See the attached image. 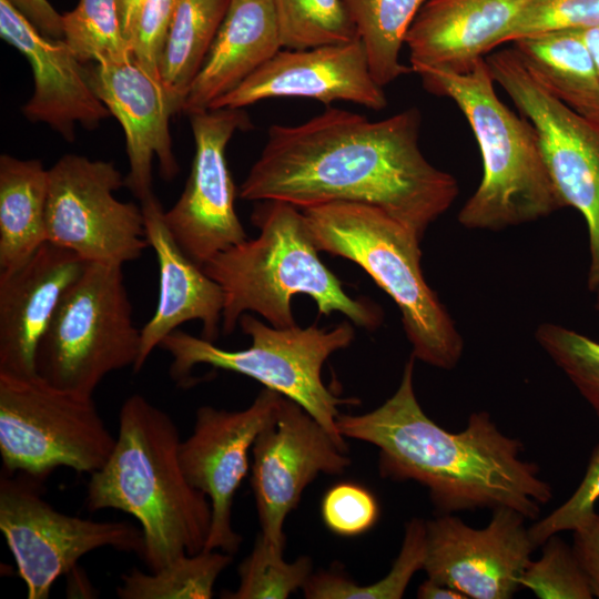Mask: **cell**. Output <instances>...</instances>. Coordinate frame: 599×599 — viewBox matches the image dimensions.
<instances>
[{"instance_id":"31","label":"cell","mask_w":599,"mask_h":599,"mask_svg":"<svg viewBox=\"0 0 599 599\" xmlns=\"http://www.w3.org/2000/svg\"><path fill=\"white\" fill-rule=\"evenodd\" d=\"M64 40L82 62H118L132 57L120 0H80L63 14Z\"/></svg>"},{"instance_id":"20","label":"cell","mask_w":599,"mask_h":599,"mask_svg":"<svg viewBox=\"0 0 599 599\" xmlns=\"http://www.w3.org/2000/svg\"><path fill=\"white\" fill-rule=\"evenodd\" d=\"M87 263L45 242L20 266L0 271V373L37 374L38 346Z\"/></svg>"},{"instance_id":"40","label":"cell","mask_w":599,"mask_h":599,"mask_svg":"<svg viewBox=\"0 0 599 599\" xmlns=\"http://www.w3.org/2000/svg\"><path fill=\"white\" fill-rule=\"evenodd\" d=\"M41 34L64 39L63 14L48 0H8Z\"/></svg>"},{"instance_id":"42","label":"cell","mask_w":599,"mask_h":599,"mask_svg":"<svg viewBox=\"0 0 599 599\" xmlns=\"http://www.w3.org/2000/svg\"><path fill=\"white\" fill-rule=\"evenodd\" d=\"M143 1L144 0H120L122 28L128 43Z\"/></svg>"},{"instance_id":"2","label":"cell","mask_w":599,"mask_h":599,"mask_svg":"<svg viewBox=\"0 0 599 599\" xmlns=\"http://www.w3.org/2000/svg\"><path fill=\"white\" fill-rule=\"evenodd\" d=\"M415 359L410 355L398 388L379 407L339 414V434L376 446L380 476L425 486L440 515L511 508L537 519L554 494L539 467L521 458L522 443L505 435L485 410L473 413L458 433L432 420L415 394Z\"/></svg>"},{"instance_id":"44","label":"cell","mask_w":599,"mask_h":599,"mask_svg":"<svg viewBox=\"0 0 599 599\" xmlns=\"http://www.w3.org/2000/svg\"><path fill=\"white\" fill-rule=\"evenodd\" d=\"M595 293H596V308L599 312V288Z\"/></svg>"},{"instance_id":"30","label":"cell","mask_w":599,"mask_h":599,"mask_svg":"<svg viewBox=\"0 0 599 599\" xmlns=\"http://www.w3.org/2000/svg\"><path fill=\"white\" fill-rule=\"evenodd\" d=\"M282 49L304 50L359 39L344 0H272Z\"/></svg>"},{"instance_id":"23","label":"cell","mask_w":599,"mask_h":599,"mask_svg":"<svg viewBox=\"0 0 599 599\" xmlns=\"http://www.w3.org/2000/svg\"><path fill=\"white\" fill-rule=\"evenodd\" d=\"M281 49L272 0H231L181 112L207 110Z\"/></svg>"},{"instance_id":"24","label":"cell","mask_w":599,"mask_h":599,"mask_svg":"<svg viewBox=\"0 0 599 599\" xmlns=\"http://www.w3.org/2000/svg\"><path fill=\"white\" fill-rule=\"evenodd\" d=\"M512 42L525 67L554 97L599 123V72L581 29L548 31Z\"/></svg>"},{"instance_id":"19","label":"cell","mask_w":599,"mask_h":599,"mask_svg":"<svg viewBox=\"0 0 599 599\" xmlns=\"http://www.w3.org/2000/svg\"><path fill=\"white\" fill-rule=\"evenodd\" d=\"M0 35L30 63L34 90L22 113L73 141L77 123L97 128L111 115L84 67L64 39L41 34L8 0H0Z\"/></svg>"},{"instance_id":"11","label":"cell","mask_w":599,"mask_h":599,"mask_svg":"<svg viewBox=\"0 0 599 599\" xmlns=\"http://www.w3.org/2000/svg\"><path fill=\"white\" fill-rule=\"evenodd\" d=\"M40 480L23 473L0 480V530L29 599H48L54 581L97 549L110 547L142 557L141 528L125 520L97 521L63 514L42 498Z\"/></svg>"},{"instance_id":"1","label":"cell","mask_w":599,"mask_h":599,"mask_svg":"<svg viewBox=\"0 0 599 599\" xmlns=\"http://www.w3.org/2000/svg\"><path fill=\"white\" fill-rule=\"evenodd\" d=\"M422 116L409 108L373 121L327 106L297 125L273 124L240 186L246 201L300 209L336 201L376 206L420 240L458 194L455 177L419 148Z\"/></svg>"},{"instance_id":"5","label":"cell","mask_w":599,"mask_h":599,"mask_svg":"<svg viewBox=\"0 0 599 599\" xmlns=\"http://www.w3.org/2000/svg\"><path fill=\"white\" fill-rule=\"evenodd\" d=\"M412 71L428 92L454 101L480 149L484 174L458 214L463 226L498 231L565 207L546 167L535 128L498 98L485 58L465 73L437 67Z\"/></svg>"},{"instance_id":"12","label":"cell","mask_w":599,"mask_h":599,"mask_svg":"<svg viewBox=\"0 0 599 599\" xmlns=\"http://www.w3.org/2000/svg\"><path fill=\"white\" fill-rule=\"evenodd\" d=\"M125 176L113 162L65 154L49 169L47 240L87 262L123 265L150 247L142 206L114 192Z\"/></svg>"},{"instance_id":"21","label":"cell","mask_w":599,"mask_h":599,"mask_svg":"<svg viewBox=\"0 0 599 599\" xmlns=\"http://www.w3.org/2000/svg\"><path fill=\"white\" fill-rule=\"evenodd\" d=\"M145 235L159 266V301L152 317L141 328L139 373L162 339L189 321L202 323L201 337L214 343L222 328L224 293L203 267L180 247L164 220V210L154 194L141 202Z\"/></svg>"},{"instance_id":"36","label":"cell","mask_w":599,"mask_h":599,"mask_svg":"<svg viewBox=\"0 0 599 599\" xmlns=\"http://www.w3.org/2000/svg\"><path fill=\"white\" fill-rule=\"evenodd\" d=\"M599 500V444L593 448L585 476L573 494L558 508L529 527L536 547L565 530H575L595 512Z\"/></svg>"},{"instance_id":"9","label":"cell","mask_w":599,"mask_h":599,"mask_svg":"<svg viewBox=\"0 0 599 599\" xmlns=\"http://www.w3.org/2000/svg\"><path fill=\"white\" fill-rule=\"evenodd\" d=\"M115 440L93 395L60 388L38 374L0 373V455L8 474L43 479L63 466L91 475L106 463Z\"/></svg>"},{"instance_id":"3","label":"cell","mask_w":599,"mask_h":599,"mask_svg":"<svg viewBox=\"0 0 599 599\" xmlns=\"http://www.w3.org/2000/svg\"><path fill=\"white\" fill-rule=\"evenodd\" d=\"M180 443L166 412L131 395L120 408L114 448L88 484L89 510L118 509L139 521L150 571L204 550L210 531L211 502L184 476Z\"/></svg>"},{"instance_id":"8","label":"cell","mask_w":599,"mask_h":599,"mask_svg":"<svg viewBox=\"0 0 599 599\" xmlns=\"http://www.w3.org/2000/svg\"><path fill=\"white\" fill-rule=\"evenodd\" d=\"M122 266L87 263L38 346L40 377L60 388L93 395L106 375L134 366L141 329L133 322Z\"/></svg>"},{"instance_id":"14","label":"cell","mask_w":599,"mask_h":599,"mask_svg":"<svg viewBox=\"0 0 599 599\" xmlns=\"http://www.w3.org/2000/svg\"><path fill=\"white\" fill-rule=\"evenodd\" d=\"M195 153L185 187L164 220L180 247L203 267L216 254L241 244L247 234L236 214V190L226 148L238 130L251 126L243 109H207L189 114Z\"/></svg>"},{"instance_id":"7","label":"cell","mask_w":599,"mask_h":599,"mask_svg":"<svg viewBox=\"0 0 599 599\" xmlns=\"http://www.w3.org/2000/svg\"><path fill=\"white\" fill-rule=\"evenodd\" d=\"M238 325L252 341L240 351L223 349L179 328L165 336L159 347L172 357L171 377L182 383L196 365L248 376L301 405L347 451L336 426L338 407L359 400L341 398L328 389L322 379V367L333 353L352 344L355 335L352 324L345 321L329 331L296 325L278 328L244 313Z\"/></svg>"},{"instance_id":"22","label":"cell","mask_w":599,"mask_h":599,"mask_svg":"<svg viewBox=\"0 0 599 599\" xmlns=\"http://www.w3.org/2000/svg\"><path fill=\"white\" fill-rule=\"evenodd\" d=\"M530 1L426 0L405 37L410 69L469 71L477 60L505 42Z\"/></svg>"},{"instance_id":"29","label":"cell","mask_w":599,"mask_h":599,"mask_svg":"<svg viewBox=\"0 0 599 599\" xmlns=\"http://www.w3.org/2000/svg\"><path fill=\"white\" fill-rule=\"evenodd\" d=\"M426 555V521L413 518L405 525L400 551L389 572L379 581L359 586L335 572L322 571L303 587L307 599H400L414 573L423 569Z\"/></svg>"},{"instance_id":"16","label":"cell","mask_w":599,"mask_h":599,"mask_svg":"<svg viewBox=\"0 0 599 599\" xmlns=\"http://www.w3.org/2000/svg\"><path fill=\"white\" fill-rule=\"evenodd\" d=\"M283 395L264 387L242 410L212 406L196 409L192 434L179 446V459L187 481L206 495L212 518L204 550L237 552L242 537L232 527L236 490L248 470V451L274 417Z\"/></svg>"},{"instance_id":"35","label":"cell","mask_w":599,"mask_h":599,"mask_svg":"<svg viewBox=\"0 0 599 599\" xmlns=\"http://www.w3.org/2000/svg\"><path fill=\"white\" fill-rule=\"evenodd\" d=\"M595 27H599V0H531L505 42L548 31Z\"/></svg>"},{"instance_id":"26","label":"cell","mask_w":599,"mask_h":599,"mask_svg":"<svg viewBox=\"0 0 599 599\" xmlns=\"http://www.w3.org/2000/svg\"><path fill=\"white\" fill-rule=\"evenodd\" d=\"M231 0H177L160 60V79L179 105L200 72Z\"/></svg>"},{"instance_id":"37","label":"cell","mask_w":599,"mask_h":599,"mask_svg":"<svg viewBox=\"0 0 599 599\" xmlns=\"http://www.w3.org/2000/svg\"><path fill=\"white\" fill-rule=\"evenodd\" d=\"M379 516L375 497L362 486L343 483L333 486L322 501V517L329 530L357 536L369 530Z\"/></svg>"},{"instance_id":"27","label":"cell","mask_w":599,"mask_h":599,"mask_svg":"<svg viewBox=\"0 0 599 599\" xmlns=\"http://www.w3.org/2000/svg\"><path fill=\"white\" fill-rule=\"evenodd\" d=\"M426 0H344L375 81L385 87L413 72L400 62L406 33Z\"/></svg>"},{"instance_id":"13","label":"cell","mask_w":599,"mask_h":599,"mask_svg":"<svg viewBox=\"0 0 599 599\" xmlns=\"http://www.w3.org/2000/svg\"><path fill=\"white\" fill-rule=\"evenodd\" d=\"M252 453L258 537L270 551L283 556L284 521L305 487L319 474H343L351 458L309 413L284 396L274 417L257 435Z\"/></svg>"},{"instance_id":"41","label":"cell","mask_w":599,"mask_h":599,"mask_svg":"<svg viewBox=\"0 0 599 599\" xmlns=\"http://www.w3.org/2000/svg\"><path fill=\"white\" fill-rule=\"evenodd\" d=\"M417 598L419 599H468L460 591L449 586H446L444 583L433 581L428 578L419 585L417 589Z\"/></svg>"},{"instance_id":"38","label":"cell","mask_w":599,"mask_h":599,"mask_svg":"<svg viewBox=\"0 0 599 599\" xmlns=\"http://www.w3.org/2000/svg\"><path fill=\"white\" fill-rule=\"evenodd\" d=\"M177 0H144L129 39L134 59L160 78L159 67Z\"/></svg>"},{"instance_id":"32","label":"cell","mask_w":599,"mask_h":599,"mask_svg":"<svg viewBox=\"0 0 599 599\" xmlns=\"http://www.w3.org/2000/svg\"><path fill=\"white\" fill-rule=\"evenodd\" d=\"M240 585L225 591L226 599H285L305 586L312 576V559L301 556L292 562L270 551L257 536L250 555L238 566Z\"/></svg>"},{"instance_id":"34","label":"cell","mask_w":599,"mask_h":599,"mask_svg":"<svg viewBox=\"0 0 599 599\" xmlns=\"http://www.w3.org/2000/svg\"><path fill=\"white\" fill-rule=\"evenodd\" d=\"M541 547L540 558L530 560L521 576V589L540 599H591L592 591L572 547L557 535Z\"/></svg>"},{"instance_id":"4","label":"cell","mask_w":599,"mask_h":599,"mask_svg":"<svg viewBox=\"0 0 599 599\" xmlns=\"http://www.w3.org/2000/svg\"><path fill=\"white\" fill-rule=\"evenodd\" d=\"M260 230L212 257L203 271L223 290L222 332L230 335L247 312L272 326H295L292 297L308 295L326 316L339 312L356 326L375 329L382 312L372 302L347 295L321 261L302 210L284 201H263L252 213Z\"/></svg>"},{"instance_id":"25","label":"cell","mask_w":599,"mask_h":599,"mask_svg":"<svg viewBox=\"0 0 599 599\" xmlns=\"http://www.w3.org/2000/svg\"><path fill=\"white\" fill-rule=\"evenodd\" d=\"M49 170L40 160L0 156V271L23 264L47 240Z\"/></svg>"},{"instance_id":"6","label":"cell","mask_w":599,"mask_h":599,"mask_svg":"<svg viewBox=\"0 0 599 599\" xmlns=\"http://www.w3.org/2000/svg\"><path fill=\"white\" fill-rule=\"evenodd\" d=\"M318 252L361 266L402 314L412 355L441 369L454 368L464 343L420 267V238L383 210L336 201L301 209Z\"/></svg>"},{"instance_id":"39","label":"cell","mask_w":599,"mask_h":599,"mask_svg":"<svg viewBox=\"0 0 599 599\" xmlns=\"http://www.w3.org/2000/svg\"><path fill=\"white\" fill-rule=\"evenodd\" d=\"M572 550L588 580L593 597L599 599V514L595 512L572 530Z\"/></svg>"},{"instance_id":"17","label":"cell","mask_w":599,"mask_h":599,"mask_svg":"<svg viewBox=\"0 0 599 599\" xmlns=\"http://www.w3.org/2000/svg\"><path fill=\"white\" fill-rule=\"evenodd\" d=\"M348 101L379 111L387 105L361 39L304 50L281 49L237 88L209 109H243L270 98Z\"/></svg>"},{"instance_id":"15","label":"cell","mask_w":599,"mask_h":599,"mask_svg":"<svg viewBox=\"0 0 599 599\" xmlns=\"http://www.w3.org/2000/svg\"><path fill=\"white\" fill-rule=\"evenodd\" d=\"M526 517L511 508L493 510L489 524L473 528L451 514L426 521L427 578L471 599H509L537 548Z\"/></svg>"},{"instance_id":"33","label":"cell","mask_w":599,"mask_h":599,"mask_svg":"<svg viewBox=\"0 0 599 599\" xmlns=\"http://www.w3.org/2000/svg\"><path fill=\"white\" fill-rule=\"evenodd\" d=\"M535 337L599 419V342L554 323L540 324Z\"/></svg>"},{"instance_id":"10","label":"cell","mask_w":599,"mask_h":599,"mask_svg":"<svg viewBox=\"0 0 599 599\" xmlns=\"http://www.w3.org/2000/svg\"><path fill=\"white\" fill-rule=\"evenodd\" d=\"M491 77L535 128L551 182L564 204L583 216L589 235L588 288H599V123L554 97L512 48L488 55Z\"/></svg>"},{"instance_id":"28","label":"cell","mask_w":599,"mask_h":599,"mask_svg":"<svg viewBox=\"0 0 599 599\" xmlns=\"http://www.w3.org/2000/svg\"><path fill=\"white\" fill-rule=\"evenodd\" d=\"M232 560L231 554L202 550L183 555L155 571L133 568L121 575L116 596L121 599H210L219 576Z\"/></svg>"},{"instance_id":"18","label":"cell","mask_w":599,"mask_h":599,"mask_svg":"<svg viewBox=\"0 0 599 599\" xmlns=\"http://www.w3.org/2000/svg\"><path fill=\"white\" fill-rule=\"evenodd\" d=\"M88 77L95 94L115 116L125 134L129 172L125 185L144 201L152 192V161H159L161 176L172 180L179 173L169 121L179 105L160 78L130 57L118 62L94 63Z\"/></svg>"},{"instance_id":"43","label":"cell","mask_w":599,"mask_h":599,"mask_svg":"<svg viewBox=\"0 0 599 599\" xmlns=\"http://www.w3.org/2000/svg\"><path fill=\"white\" fill-rule=\"evenodd\" d=\"M583 39L589 47L599 72V27L581 29Z\"/></svg>"}]
</instances>
